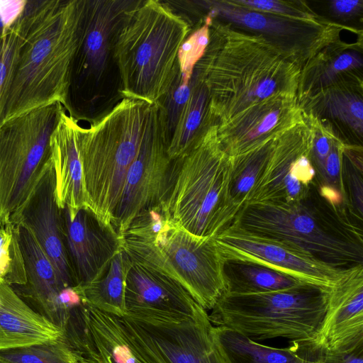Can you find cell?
I'll return each mask as SVG.
<instances>
[{
  "label": "cell",
  "instance_id": "34",
  "mask_svg": "<svg viewBox=\"0 0 363 363\" xmlns=\"http://www.w3.org/2000/svg\"><path fill=\"white\" fill-rule=\"evenodd\" d=\"M26 2L27 0H0V39L9 32Z\"/></svg>",
  "mask_w": 363,
  "mask_h": 363
},
{
  "label": "cell",
  "instance_id": "17",
  "mask_svg": "<svg viewBox=\"0 0 363 363\" xmlns=\"http://www.w3.org/2000/svg\"><path fill=\"white\" fill-rule=\"evenodd\" d=\"M315 343L330 352L363 345V265L347 269L330 289L327 312Z\"/></svg>",
  "mask_w": 363,
  "mask_h": 363
},
{
  "label": "cell",
  "instance_id": "30",
  "mask_svg": "<svg viewBox=\"0 0 363 363\" xmlns=\"http://www.w3.org/2000/svg\"><path fill=\"white\" fill-rule=\"evenodd\" d=\"M26 281L24 260L16 225L0 223V284L11 286Z\"/></svg>",
  "mask_w": 363,
  "mask_h": 363
},
{
  "label": "cell",
  "instance_id": "1",
  "mask_svg": "<svg viewBox=\"0 0 363 363\" xmlns=\"http://www.w3.org/2000/svg\"><path fill=\"white\" fill-rule=\"evenodd\" d=\"M86 2L27 0L23 10L26 34L8 96L5 121L53 103L62 104L67 110L71 68Z\"/></svg>",
  "mask_w": 363,
  "mask_h": 363
},
{
  "label": "cell",
  "instance_id": "2",
  "mask_svg": "<svg viewBox=\"0 0 363 363\" xmlns=\"http://www.w3.org/2000/svg\"><path fill=\"white\" fill-rule=\"evenodd\" d=\"M231 224L289 244L336 268L363 265L362 223L323 196L317 182L295 201L247 203Z\"/></svg>",
  "mask_w": 363,
  "mask_h": 363
},
{
  "label": "cell",
  "instance_id": "13",
  "mask_svg": "<svg viewBox=\"0 0 363 363\" xmlns=\"http://www.w3.org/2000/svg\"><path fill=\"white\" fill-rule=\"evenodd\" d=\"M51 161L45 164L38 179L23 204L11 215L10 222L26 227L68 287L77 284L69 260L64 231L62 209L55 192Z\"/></svg>",
  "mask_w": 363,
  "mask_h": 363
},
{
  "label": "cell",
  "instance_id": "40",
  "mask_svg": "<svg viewBox=\"0 0 363 363\" xmlns=\"http://www.w3.org/2000/svg\"><path fill=\"white\" fill-rule=\"evenodd\" d=\"M279 115V111H274L267 114L262 121L256 130L247 136V140H251L259 135H263L275 126Z\"/></svg>",
  "mask_w": 363,
  "mask_h": 363
},
{
  "label": "cell",
  "instance_id": "42",
  "mask_svg": "<svg viewBox=\"0 0 363 363\" xmlns=\"http://www.w3.org/2000/svg\"><path fill=\"white\" fill-rule=\"evenodd\" d=\"M74 352V351H73ZM77 357V363H94L88 358L84 357L82 354L74 352Z\"/></svg>",
  "mask_w": 363,
  "mask_h": 363
},
{
  "label": "cell",
  "instance_id": "14",
  "mask_svg": "<svg viewBox=\"0 0 363 363\" xmlns=\"http://www.w3.org/2000/svg\"><path fill=\"white\" fill-rule=\"evenodd\" d=\"M125 315L133 318L186 320L208 314L179 283L132 260L125 277Z\"/></svg>",
  "mask_w": 363,
  "mask_h": 363
},
{
  "label": "cell",
  "instance_id": "37",
  "mask_svg": "<svg viewBox=\"0 0 363 363\" xmlns=\"http://www.w3.org/2000/svg\"><path fill=\"white\" fill-rule=\"evenodd\" d=\"M323 363H363V345L345 352H330L323 350Z\"/></svg>",
  "mask_w": 363,
  "mask_h": 363
},
{
  "label": "cell",
  "instance_id": "15",
  "mask_svg": "<svg viewBox=\"0 0 363 363\" xmlns=\"http://www.w3.org/2000/svg\"><path fill=\"white\" fill-rule=\"evenodd\" d=\"M166 363H225L214 341L208 314L196 319L133 318Z\"/></svg>",
  "mask_w": 363,
  "mask_h": 363
},
{
  "label": "cell",
  "instance_id": "28",
  "mask_svg": "<svg viewBox=\"0 0 363 363\" xmlns=\"http://www.w3.org/2000/svg\"><path fill=\"white\" fill-rule=\"evenodd\" d=\"M26 34L23 11L9 32L0 39V127L5 121L8 96Z\"/></svg>",
  "mask_w": 363,
  "mask_h": 363
},
{
  "label": "cell",
  "instance_id": "24",
  "mask_svg": "<svg viewBox=\"0 0 363 363\" xmlns=\"http://www.w3.org/2000/svg\"><path fill=\"white\" fill-rule=\"evenodd\" d=\"M223 277L228 294H258L286 289L301 282L289 275L257 264L225 260Z\"/></svg>",
  "mask_w": 363,
  "mask_h": 363
},
{
  "label": "cell",
  "instance_id": "35",
  "mask_svg": "<svg viewBox=\"0 0 363 363\" xmlns=\"http://www.w3.org/2000/svg\"><path fill=\"white\" fill-rule=\"evenodd\" d=\"M235 5L247 6L255 10L272 12L278 14L301 16V13L284 3L273 0H234L229 1Z\"/></svg>",
  "mask_w": 363,
  "mask_h": 363
},
{
  "label": "cell",
  "instance_id": "20",
  "mask_svg": "<svg viewBox=\"0 0 363 363\" xmlns=\"http://www.w3.org/2000/svg\"><path fill=\"white\" fill-rule=\"evenodd\" d=\"M316 182L315 168L303 149L280 147L271 152L247 203L295 201L304 198Z\"/></svg>",
  "mask_w": 363,
  "mask_h": 363
},
{
  "label": "cell",
  "instance_id": "4",
  "mask_svg": "<svg viewBox=\"0 0 363 363\" xmlns=\"http://www.w3.org/2000/svg\"><path fill=\"white\" fill-rule=\"evenodd\" d=\"M120 239L130 260L171 277L205 310H211L225 293V260L213 237L179 227L161 205L135 218Z\"/></svg>",
  "mask_w": 363,
  "mask_h": 363
},
{
  "label": "cell",
  "instance_id": "33",
  "mask_svg": "<svg viewBox=\"0 0 363 363\" xmlns=\"http://www.w3.org/2000/svg\"><path fill=\"white\" fill-rule=\"evenodd\" d=\"M325 105L331 116L362 134L363 104L360 99L352 94L334 93L327 97Z\"/></svg>",
  "mask_w": 363,
  "mask_h": 363
},
{
  "label": "cell",
  "instance_id": "22",
  "mask_svg": "<svg viewBox=\"0 0 363 363\" xmlns=\"http://www.w3.org/2000/svg\"><path fill=\"white\" fill-rule=\"evenodd\" d=\"M62 331L35 312L11 286L0 284V350L62 338Z\"/></svg>",
  "mask_w": 363,
  "mask_h": 363
},
{
  "label": "cell",
  "instance_id": "29",
  "mask_svg": "<svg viewBox=\"0 0 363 363\" xmlns=\"http://www.w3.org/2000/svg\"><path fill=\"white\" fill-rule=\"evenodd\" d=\"M2 363H77V357L62 338L0 350Z\"/></svg>",
  "mask_w": 363,
  "mask_h": 363
},
{
  "label": "cell",
  "instance_id": "10",
  "mask_svg": "<svg viewBox=\"0 0 363 363\" xmlns=\"http://www.w3.org/2000/svg\"><path fill=\"white\" fill-rule=\"evenodd\" d=\"M62 340L94 363H166L145 334L125 316L82 303L71 313Z\"/></svg>",
  "mask_w": 363,
  "mask_h": 363
},
{
  "label": "cell",
  "instance_id": "39",
  "mask_svg": "<svg viewBox=\"0 0 363 363\" xmlns=\"http://www.w3.org/2000/svg\"><path fill=\"white\" fill-rule=\"evenodd\" d=\"M330 148L329 140L325 136L322 135L316 139L313 147L315 160L312 162L315 172L323 164Z\"/></svg>",
  "mask_w": 363,
  "mask_h": 363
},
{
  "label": "cell",
  "instance_id": "7",
  "mask_svg": "<svg viewBox=\"0 0 363 363\" xmlns=\"http://www.w3.org/2000/svg\"><path fill=\"white\" fill-rule=\"evenodd\" d=\"M230 165L231 157L208 131L188 154L173 160L162 203L165 216L199 237H214L225 229Z\"/></svg>",
  "mask_w": 363,
  "mask_h": 363
},
{
  "label": "cell",
  "instance_id": "3",
  "mask_svg": "<svg viewBox=\"0 0 363 363\" xmlns=\"http://www.w3.org/2000/svg\"><path fill=\"white\" fill-rule=\"evenodd\" d=\"M189 31L187 21L167 4L135 1L121 20L114 47L121 96L156 104L179 72L177 54Z\"/></svg>",
  "mask_w": 363,
  "mask_h": 363
},
{
  "label": "cell",
  "instance_id": "26",
  "mask_svg": "<svg viewBox=\"0 0 363 363\" xmlns=\"http://www.w3.org/2000/svg\"><path fill=\"white\" fill-rule=\"evenodd\" d=\"M208 97L207 84L201 79L185 105L167 145V154L171 160L182 158L188 154L205 134L201 133V128Z\"/></svg>",
  "mask_w": 363,
  "mask_h": 363
},
{
  "label": "cell",
  "instance_id": "9",
  "mask_svg": "<svg viewBox=\"0 0 363 363\" xmlns=\"http://www.w3.org/2000/svg\"><path fill=\"white\" fill-rule=\"evenodd\" d=\"M135 1L86 0L82 28L70 76L67 111L77 121L85 105L105 96L115 62L118 28Z\"/></svg>",
  "mask_w": 363,
  "mask_h": 363
},
{
  "label": "cell",
  "instance_id": "19",
  "mask_svg": "<svg viewBox=\"0 0 363 363\" xmlns=\"http://www.w3.org/2000/svg\"><path fill=\"white\" fill-rule=\"evenodd\" d=\"M77 121L64 111L50 139V160L55 175L57 204L72 218L89 208L82 163L79 155Z\"/></svg>",
  "mask_w": 363,
  "mask_h": 363
},
{
  "label": "cell",
  "instance_id": "38",
  "mask_svg": "<svg viewBox=\"0 0 363 363\" xmlns=\"http://www.w3.org/2000/svg\"><path fill=\"white\" fill-rule=\"evenodd\" d=\"M362 5V1L359 0H335L331 1L330 8L335 14L346 17L357 13Z\"/></svg>",
  "mask_w": 363,
  "mask_h": 363
},
{
  "label": "cell",
  "instance_id": "43",
  "mask_svg": "<svg viewBox=\"0 0 363 363\" xmlns=\"http://www.w3.org/2000/svg\"><path fill=\"white\" fill-rule=\"evenodd\" d=\"M0 363H2V362H0Z\"/></svg>",
  "mask_w": 363,
  "mask_h": 363
},
{
  "label": "cell",
  "instance_id": "36",
  "mask_svg": "<svg viewBox=\"0 0 363 363\" xmlns=\"http://www.w3.org/2000/svg\"><path fill=\"white\" fill-rule=\"evenodd\" d=\"M362 66V59L354 53H345L339 56L328 68L321 79L323 83L330 82L340 72Z\"/></svg>",
  "mask_w": 363,
  "mask_h": 363
},
{
  "label": "cell",
  "instance_id": "23",
  "mask_svg": "<svg viewBox=\"0 0 363 363\" xmlns=\"http://www.w3.org/2000/svg\"><path fill=\"white\" fill-rule=\"evenodd\" d=\"M130 262L121 247L99 279L82 287H76L82 301L103 311L124 316L125 283Z\"/></svg>",
  "mask_w": 363,
  "mask_h": 363
},
{
  "label": "cell",
  "instance_id": "21",
  "mask_svg": "<svg viewBox=\"0 0 363 363\" xmlns=\"http://www.w3.org/2000/svg\"><path fill=\"white\" fill-rule=\"evenodd\" d=\"M211 332L225 363H323V350L315 342H290L288 347H274L225 326L213 325Z\"/></svg>",
  "mask_w": 363,
  "mask_h": 363
},
{
  "label": "cell",
  "instance_id": "27",
  "mask_svg": "<svg viewBox=\"0 0 363 363\" xmlns=\"http://www.w3.org/2000/svg\"><path fill=\"white\" fill-rule=\"evenodd\" d=\"M203 64H196L188 82H182L180 71L167 92L156 103L159 120L167 148L174 134L177 122L194 89L201 80Z\"/></svg>",
  "mask_w": 363,
  "mask_h": 363
},
{
  "label": "cell",
  "instance_id": "25",
  "mask_svg": "<svg viewBox=\"0 0 363 363\" xmlns=\"http://www.w3.org/2000/svg\"><path fill=\"white\" fill-rule=\"evenodd\" d=\"M269 149L252 150L231 157L228 199L225 213L226 228L241 210L260 178L270 156Z\"/></svg>",
  "mask_w": 363,
  "mask_h": 363
},
{
  "label": "cell",
  "instance_id": "18",
  "mask_svg": "<svg viewBox=\"0 0 363 363\" xmlns=\"http://www.w3.org/2000/svg\"><path fill=\"white\" fill-rule=\"evenodd\" d=\"M16 225L24 260L26 281L12 288L35 312L63 333L69 316L61 307L60 295L68 286L62 281L32 233L21 225Z\"/></svg>",
  "mask_w": 363,
  "mask_h": 363
},
{
  "label": "cell",
  "instance_id": "11",
  "mask_svg": "<svg viewBox=\"0 0 363 363\" xmlns=\"http://www.w3.org/2000/svg\"><path fill=\"white\" fill-rule=\"evenodd\" d=\"M172 162L167 154L158 108L155 104L114 211L112 227L119 238L135 218L164 202L169 186Z\"/></svg>",
  "mask_w": 363,
  "mask_h": 363
},
{
  "label": "cell",
  "instance_id": "12",
  "mask_svg": "<svg viewBox=\"0 0 363 363\" xmlns=\"http://www.w3.org/2000/svg\"><path fill=\"white\" fill-rule=\"evenodd\" d=\"M213 238L224 260L257 264L326 289L332 288L347 269L332 267L289 244L232 224Z\"/></svg>",
  "mask_w": 363,
  "mask_h": 363
},
{
  "label": "cell",
  "instance_id": "6",
  "mask_svg": "<svg viewBox=\"0 0 363 363\" xmlns=\"http://www.w3.org/2000/svg\"><path fill=\"white\" fill-rule=\"evenodd\" d=\"M329 291L301 283L264 293H224L208 317L215 326L228 327L257 342L282 337L315 342L327 312Z\"/></svg>",
  "mask_w": 363,
  "mask_h": 363
},
{
  "label": "cell",
  "instance_id": "8",
  "mask_svg": "<svg viewBox=\"0 0 363 363\" xmlns=\"http://www.w3.org/2000/svg\"><path fill=\"white\" fill-rule=\"evenodd\" d=\"M60 103L6 121L0 127V223L25 201L50 157V139L61 113Z\"/></svg>",
  "mask_w": 363,
  "mask_h": 363
},
{
  "label": "cell",
  "instance_id": "31",
  "mask_svg": "<svg viewBox=\"0 0 363 363\" xmlns=\"http://www.w3.org/2000/svg\"><path fill=\"white\" fill-rule=\"evenodd\" d=\"M214 7L227 20L252 30L272 34H285L294 30L292 26L283 21L240 9L229 2L216 3Z\"/></svg>",
  "mask_w": 363,
  "mask_h": 363
},
{
  "label": "cell",
  "instance_id": "41",
  "mask_svg": "<svg viewBox=\"0 0 363 363\" xmlns=\"http://www.w3.org/2000/svg\"><path fill=\"white\" fill-rule=\"evenodd\" d=\"M277 87L276 82L270 78L262 80L256 86L255 94L259 99L270 96Z\"/></svg>",
  "mask_w": 363,
  "mask_h": 363
},
{
  "label": "cell",
  "instance_id": "16",
  "mask_svg": "<svg viewBox=\"0 0 363 363\" xmlns=\"http://www.w3.org/2000/svg\"><path fill=\"white\" fill-rule=\"evenodd\" d=\"M66 249L77 287L99 279L121 249L115 230L104 225L89 208H82L71 218L62 208Z\"/></svg>",
  "mask_w": 363,
  "mask_h": 363
},
{
  "label": "cell",
  "instance_id": "32",
  "mask_svg": "<svg viewBox=\"0 0 363 363\" xmlns=\"http://www.w3.org/2000/svg\"><path fill=\"white\" fill-rule=\"evenodd\" d=\"M209 20L186 38L177 54V62L182 82H188L198 62L203 57L209 42Z\"/></svg>",
  "mask_w": 363,
  "mask_h": 363
},
{
  "label": "cell",
  "instance_id": "5",
  "mask_svg": "<svg viewBox=\"0 0 363 363\" xmlns=\"http://www.w3.org/2000/svg\"><path fill=\"white\" fill-rule=\"evenodd\" d=\"M154 104L123 98L89 128L78 127L88 207L111 228L126 173L140 147Z\"/></svg>",
  "mask_w": 363,
  "mask_h": 363
}]
</instances>
